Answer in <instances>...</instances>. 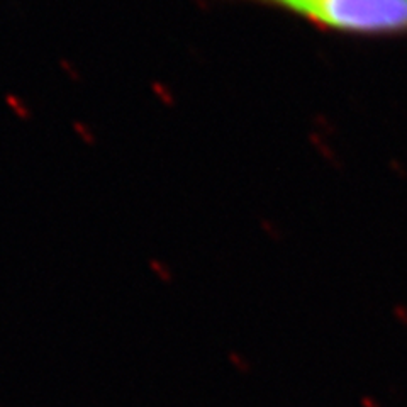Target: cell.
<instances>
[{
    "instance_id": "cell-3",
    "label": "cell",
    "mask_w": 407,
    "mask_h": 407,
    "mask_svg": "<svg viewBox=\"0 0 407 407\" xmlns=\"http://www.w3.org/2000/svg\"><path fill=\"white\" fill-rule=\"evenodd\" d=\"M397 318L400 319V323H402V324H405V326H407V312H405V311H402L400 314H397Z\"/></svg>"
},
{
    "instance_id": "cell-1",
    "label": "cell",
    "mask_w": 407,
    "mask_h": 407,
    "mask_svg": "<svg viewBox=\"0 0 407 407\" xmlns=\"http://www.w3.org/2000/svg\"><path fill=\"white\" fill-rule=\"evenodd\" d=\"M285 12L316 29L358 39L407 37V0H228Z\"/></svg>"
},
{
    "instance_id": "cell-2",
    "label": "cell",
    "mask_w": 407,
    "mask_h": 407,
    "mask_svg": "<svg viewBox=\"0 0 407 407\" xmlns=\"http://www.w3.org/2000/svg\"><path fill=\"white\" fill-rule=\"evenodd\" d=\"M360 407H382L380 402H377L372 395H362L360 397Z\"/></svg>"
}]
</instances>
